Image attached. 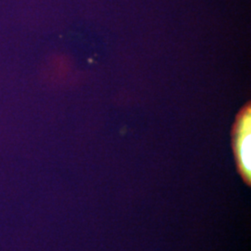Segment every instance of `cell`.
I'll list each match as a JSON object with an SVG mask.
<instances>
[{"label":"cell","instance_id":"1","mask_svg":"<svg viewBox=\"0 0 251 251\" xmlns=\"http://www.w3.org/2000/svg\"><path fill=\"white\" fill-rule=\"evenodd\" d=\"M233 149L237 170L246 184L251 186V106L244 108L233 126Z\"/></svg>","mask_w":251,"mask_h":251}]
</instances>
